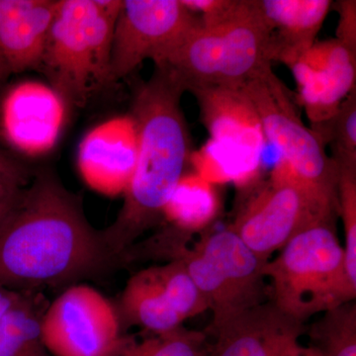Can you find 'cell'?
<instances>
[{"instance_id": "6da1fadb", "label": "cell", "mask_w": 356, "mask_h": 356, "mask_svg": "<svg viewBox=\"0 0 356 356\" xmlns=\"http://www.w3.org/2000/svg\"><path fill=\"white\" fill-rule=\"evenodd\" d=\"M117 266L120 262L91 226L81 198L50 168L33 173L0 224V286L64 290Z\"/></svg>"}, {"instance_id": "7a4b0ae2", "label": "cell", "mask_w": 356, "mask_h": 356, "mask_svg": "<svg viewBox=\"0 0 356 356\" xmlns=\"http://www.w3.org/2000/svg\"><path fill=\"white\" fill-rule=\"evenodd\" d=\"M184 92L179 79L163 65H154L149 81L136 91L131 117L138 135L137 163L116 219L100 231L122 266L124 255L140 236L163 222L165 204L189 163Z\"/></svg>"}, {"instance_id": "3957f363", "label": "cell", "mask_w": 356, "mask_h": 356, "mask_svg": "<svg viewBox=\"0 0 356 356\" xmlns=\"http://www.w3.org/2000/svg\"><path fill=\"white\" fill-rule=\"evenodd\" d=\"M188 240L159 231L142 243V259L179 261L212 311L210 327H217L243 312L267 302L261 261L229 227L209 232L192 247Z\"/></svg>"}, {"instance_id": "277c9868", "label": "cell", "mask_w": 356, "mask_h": 356, "mask_svg": "<svg viewBox=\"0 0 356 356\" xmlns=\"http://www.w3.org/2000/svg\"><path fill=\"white\" fill-rule=\"evenodd\" d=\"M122 0H58L39 70L67 107L81 108L112 83L111 48Z\"/></svg>"}, {"instance_id": "5b68a950", "label": "cell", "mask_w": 356, "mask_h": 356, "mask_svg": "<svg viewBox=\"0 0 356 356\" xmlns=\"http://www.w3.org/2000/svg\"><path fill=\"white\" fill-rule=\"evenodd\" d=\"M334 220L309 227L291 238L264 266L270 301L304 324L317 314L355 300L346 269L343 247Z\"/></svg>"}, {"instance_id": "8992f818", "label": "cell", "mask_w": 356, "mask_h": 356, "mask_svg": "<svg viewBox=\"0 0 356 356\" xmlns=\"http://www.w3.org/2000/svg\"><path fill=\"white\" fill-rule=\"evenodd\" d=\"M274 62L270 31L254 11L214 26L199 24L165 58L168 67L191 91L205 86L241 88Z\"/></svg>"}, {"instance_id": "52a82bcc", "label": "cell", "mask_w": 356, "mask_h": 356, "mask_svg": "<svg viewBox=\"0 0 356 356\" xmlns=\"http://www.w3.org/2000/svg\"><path fill=\"white\" fill-rule=\"evenodd\" d=\"M243 191L245 198L229 227L266 262L304 229L339 216L337 201L301 184L280 158L267 179Z\"/></svg>"}, {"instance_id": "ba28073f", "label": "cell", "mask_w": 356, "mask_h": 356, "mask_svg": "<svg viewBox=\"0 0 356 356\" xmlns=\"http://www.w3.org/2000/svg\"><path fill=\"white\" fill-rule=\"evenodd\" d=\"M252 102L266 142L280 151L301 184L321 195L337 201L339 170L320 137L307 127L297 112L289 91L273 67L243 84Z\"/></svg>"}, {"instance_id": "9c48e42d", "label": "cell", "mask_w": 356, "mask_h": 356, "mask_svg": "<svg viewBox=\"0 0 356 356\" xmlns=\"http://www.w3.org/2000/svg\"><path fill=\"white\" fill-rule=\"evenodd\" d=\"M200 24L181 0H122L111 48L112 83L145 60L158 65Z\"/></svg>"}, {"instance_id": "30bf717a", "label": "cell", "mask_w": 356, "mask_h": 356, "mask_svg": "<svg viewBox=\"0 0 356 356\" xmlns=\"http://www.w3.org/2000/svg\"><path fill=\"white\" fill-rule=\"evenodd\" d=\"M41 330L54 356H112L124 337L113 304L81 283L65 288L49 304Z\"/></svg>"}, {"instance_id": "8fae6325", "label": "cell", "mask_w": 356, "mask_h": 356, "mask_svg": "<svg viewBox=\"0 0 356 356\" xmlns=\"http://www.w3.org/2000/svg\"><path fill=\"white\" fill-rule=\"evenodd\" d=\"M115 308L122 331L137 325L153 334L179 329L187 318L208 310L202 294L179 261L134 274Z\"/></svg>"}, {"instance_id": "7c38bea8", "label": "cell", "mask_w": 356, "mask_h": 356, "mask_svg": "<svg viewBox=\"0 0 356 356\" xmlns=\"http://www.w3.org/2000/svg\"><path fill=\"white\" fill-rule=\"evenodd\" d=\"M287 67L313 131L331 121L355 89L356 54L337 39L316 42Z\"/></svg>"}, {"instance_id": "4fadbf2b", "label": "cell", "mask_w": 356, "mask_h": 356, "mask_svg": "<svg viewBox=\"0 0 356 356\" xmlns=\"http://www.w3.org/2000/svg\"><path fill=\"white\" fill-rule=\"evenodd\" d=\"M305 325L283 314L273 302L243 312L217 327L206 331L204 356H282L299 343Z\"/></svg>"}, {"instance_id": "5bb4252c", "label": "cell", "mask_w": 356, "mask_h": 356, "mask_svg": "<svg viewBox=\"0 0 356 356\" xmlns=\"http://www.w3.org/2000/svg\"><path fill=\"white\" fill-rule=\"evenodd\" d=\"M58 0H0V74L38 70Z\"/></svg>"}, {"instance_id": "9a60e30c", "label": "cell", "mask_w": 356, "mask_h": 356, "mask_svg": "<svg viewBox=\"0 0 356 356\" xmlns=\"http://www.w3.org/2000/svg\"><path fill=\"white\" fill-rule=\"evenodd\" d=\"M137 156V130L130 116L88 135L81 146L79 168L91 188L105 195H118L127 188Z\"/></svg>"}, {"instance_id": "2e32d148", "label": "cell", "mask_w": 356, "mask_h": 356, "mask_svg": "<svg viewBox=\"0 0 356 356\" xmlns=\"http://www.w3.org/2000/svg\"><path fill=\"white\" fill-rule=\"evenodd\" d=\"M209 139L261 156L266 136L257 109L242 88L205 86L191 89Z\"/></svg>"}, {"instance_id": "e0dca14e", "label": "cell", "mask_w": 356, "mask_h": 356, "mask_svg": "<svg viewBox=\"0 0 356 356\" xmlns=\"http://www.w3.org/2000/svg\"><path fill=\"white\" fill-rule=\"evenodd\" d=\"M259 17L270 31L274 62L288 65L317 42L330 0H254Z\"/></svg>"}, {"instance_id": "ac0fdd59", "label": "cell", "mask_w": 356, "mask_h": 356, "mask_svg": "<svg viewBox=\"0 0 356 356\" xmlns=\"http://www.w3.org/2000/svg\"><path fill=\"white\" fill-rule=\"evenodd\" d=\"M34 86H22L13 89L6 96L1 108V126L7 140L18 149L33 151L32 130H35L37 144L42 149L38 138H43L39 130L48 136L51 140L57 135L58 128L57 95H51L44 89H40L38 97L32 108Z\"/></svg>"}, {"instance_id": "d6986e66", "label": "cell", "mask_w": 356, "mask_h": 356, "mask_svg": "<svg viewBox=\"0 0 356 356\" xmlns=\"http://www.w3.org/2000/svg\"><path fill=\"white\" fill-rule=\"evenodd\" d=\"M221 210L216 185L199 177L184 173L163 209V220L175 231L189 236L209 228Z\"/></svg>"}, {"instance_id": "ffe728a7", "label": "cell", "mask_w": 356, "mask_h": 356, "mask_svg": "<svg viewBox=\"0 0 356 356\" xmlns=\"http://www.w3.org/2000/svg\"><path fill=\"white\" fill-rule=\"evenodd\" d=\"M194 172L216 185L233 184L241 191L261 179V156L212 139L191 154Z\"/></svg>"}, {"instance_id": "44dd1931", "label": "cell", "mask_w": 356, "mask_h": 356, "mask_svg": "<svg viewBox=\"0 0 356 356\" xmlns=\"http://www.w3.org/2000/svg\"><path fill=\"white\" fill-rule=\"evenodd\" d=\"M49 304L43 292H23L0 322V356H54L42 337V318Z\"/></svg>"}, {"instance_id": "7402d4cb", "label": "cell", "mask_w": 356, "mask_h": 356, "mask_svg": "<svg viewBox=\"0 0 356 356\" xmlns=\"http://www.w3.org/2000/svg\"><path fill=\"white\" fill-rule=\"evenodd\" d=\"M313 348L322 356H356V305L353 302L323 313L309 329Z\"/></svg>"}, {"instance_id": "603a6c76", "label": "cell", "mask_w": 356, "mask_h": 356, "mask_svg": "<svg viewBox=\"0 0 356 356\" xmlns=\"http://www.w3.org/2000/svg\"><path fill=\"white\" fill-rule=\"evenodd\" d=\"M207 346L205 332L181 327L165 334H153L142 341L124 337L112 356H204Z\"/></svg>"}, {"instance_id": "cb8c5ba5", "label": "cell", "mask_w": 356, "mask_h": 356, "mask_svg": "<svg viewBox=\"0 0 356 356\" xmlns=\"http://www.w3.org/2000/svg\"><path fill=\"white\" fill-rule=\"evenodd\" d=\"M331 146L337 168H356V89L341 103L331 121L314 131Z\"/></svg>"}, {"instance_id": "d4e9b609", "label": "cell", "mask_w": 356, "mask_h": 356, "mask_svg": "<svg viewBox=\"0 0 356 356\" xmlns=\"http://www.w3.org/2000/svg\"><path fill=\"white\" fill-rule=\"evenodd\" d=\"M337 212L343 220L346 269L356 289V168H339Z\"/></svg>"}, {"instance_id": "484cf974", "label": "cell", "mask_w": 356, "mask_h": 356, "mask_svg": "<svg viewBox=\"0 0 356 356\" xmlns=\"http://www.w3.org/2000/svg\"><path fill=\"white\" fill-rule=\"evenodd\" d=\"M197 16L203 27H214L240 19L254 11V0H181Z\"/></svg>"}, {"instance_id": "4316f807", "label": "cell", "mask_w": 356, "mask_h": 356, "mask_svg": "<svg viewBox=\"0 0 356 356\" xmlns=\"http://www.w3.org/2000/svg\"><path fill=\"white\" fill-rule=\"evenodd\" d=\"M337 13L339 23L336 39L356 54V1L341 0L337 2Z\"/></svg>"}, {"instance_id": "83f0119b", "label": "cell", "mask_w": 356, "mask_h": 356, "mask_svg": "<svg viewBox=\"0 0 356 356\" xmlns=\"http://www.w3.org/2000/svg\"><path fill=\"white\" fill-rule=\"evenodd\" d=\"M32 175L22 163L0 151V184L25 186L31 179Z\"/></svg>"}, {"instance_id": "f1b7e54d", "label": "cell", "mask_w": 356, "mask_h": 356, "mask_svg": "<svg viewBox=\"0 0 356 356\" xmlns=\"http://www.w3.org/2000/svg\"><path fill=\"white\" fill-rule=\"evenodd\" d=\"M23 187L15 184H0V224L9 211L13 209Z\"/></svg>"}, {"instance_id": "f546056e", "label": "cell", "mask_w": 356, "mask_h": 356, "mask_svg": "<svg viewBox=\"0 0 356 356\" xmlns=\"http://www.w3.org/2000/svg\"><path fill=\"white\" fill-rule=\"evenodd\" d=\"M23 292L15 291V290L9 289V288L0 286V322L6 315L7 312L21 298Z\"/></svg>"}, {"instance_id": "4dcf8cb0", "label": "cell", "mask_w": 356, "mask_h": 356, "mask_svg": "<svg viewBox=\"0 0 356 356\" xmlns=\"http://www.w3.org/2000/svg\"><path fill=\"white\" fill-rule=\"evenodd\" d=\"M304 348L305 346H302L299 343L293 344L282 356H303Z\"/></svg>"}, {"instance_id": "1f68e13d", "label": "cell", "mask_w": 356, "mask_h": 356, "mask_svg": "<svg viewBox=\"0 0 356 356\" xmlns=\"http://www.w3.org/2000/svg\"><path fill=\"white\" fill-rule=\"evenodd\" d=\"M303 356H322L320 355V353L315 348L310 346L308 348H304V355Z\"/></svg>"}, {"instance_id": "d6a6232c", "label": "cell", "mask_w": 356, "mask_h": 356, "mask_svg": "<svg viewBox=\"0 0 356 356\" xmlns=\"http://www.w3.org/2000/svg\"><path fill=\"white\" fill-rule=\"evenodd\" d=\"M3 79H4V77H3V76H2V74H0V83H2V81H3Z\"/></svg>"}]
</instances>
